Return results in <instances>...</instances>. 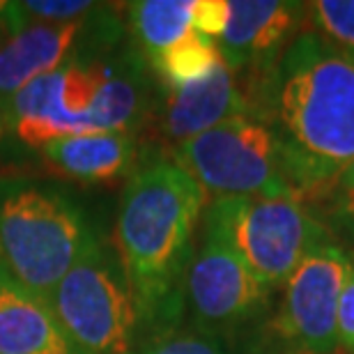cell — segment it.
Returning a JSON list of instances; mask_svg holds the SVG:
<instances>
[{"mask_svg":"<svg viewBox=\"0 0 354 354\" xmlns=\"http://www.w3.org/2000/svg\"><path fill=\"white\" fill-rule=\"evenodd\" d=\"M242 86L301 198H313L354 161L352 55L304 28L265 74Z\"/></svg>","mask_w":354,"mask_h":354,"instance_id":"obj_1","label":"cell"},{"mask_svg":"<svg viewBox=\"0 0 354 354\" xmlns=\"http://www.w3.org/2000/svg\"><path fill=\"white\" fill-rule=\"evenodd\" d=\"M205 207L201 184L168 157L143 161L127 180L113 251L136 299V348L180 331L184 281Z\"/></svg>","mask_w":354,"mask_h":354,"instance_id":"obj_2","label":"cell"},{"mask_svg":"<svg viewBox=\"0 0 354 354\" xmlns=\"http://www.w3.org/2000/svg\"><path fill=\"white\" fill-rule=\"evenodd\" d=\"M97 246L88 214L67 191L30 177H0V265L21 286L48 299Z\"/></svg>","mask_w":354,"mask_h":354,"instance_id":"obj_3","label":"cell"},{"mask_svg":"<svg viewBox=\"0 0 354 354\" xmlns=\"http://www.w3.org/2000/svg\"><path fill=\"white\" fill-rule=\"evenodd\" d=\"M201 228L221 237L272 292L304 258L334 239L301 198H212Z\"/></svg>","mask_w":354,"mask_h":354,"instance_id":"obj_4","label":"cell"},{"mask_svg":"<svg viewBox=\"0 0 354 354\" xmlns=\"http://www.w3.org/2000/svg\"><path fill=\"white\" fill-rule=\"evenodd\" d=\"M352 267L348 246H317L276 292L267 322L242 338L244 354H338V304Z\"/></svg>","mask_w":354,"mask_h":354,"instance_id":"obj_5","label":"cell"},{"mask_svg":"<svg viewBox=\"0 0 354 354\" xmlns=\"http://www.w3.org/2000/svg\"><path fill=\"white\" fill-rule=\"evenodd\" d=\"M166 157L214 198H301L286 175L276 136L253 115L225 120Z\"/></svg>","mask_w":354,"mask_h":354,"instance_id":"obj_6","label":"cell"},{"mask_svg":"<svg viewBox=\"0 0 354 354\" xmlns=\"http://www.w3.org/2000/svg\"><path fill=\"white\" fill-rule=\"evenodd\" d=\"M76 354H131L138 310L115 251L99 244L65 274L48 297Z\"/></svg>","mask_w":354,"mask_h":354,"instance_id":"obj_7","label":"cell"},{"mask_svg":"<svg viewBox=\"0 0 354 354\" xmlns=\"http://www.w3.org/2000/svg\"><path fill=\"white\" fill-rule=\"evenodd\" d=\"M184 281V317L191 331L214 338H246L272 315L274 297L242 258L214 232L201 228Z\"/></svg>","mask_w":354,"mask_h":354,"instance_id":"obj_8","label":"cell"},{"mask_svg":"<svg viewBox=\"0 0 354 354\" xmlns=\"http://www.w3.org/2000/svg\"><path fill=\"white\" fill-rule=\"evenodd\" d=\"M306 28V3L228 0V24L216 48L239 81L265 74Z\"/></svg>","mask_w":354,"mask_h":354,"instance_id":"obj_9","label":"cell"},{"mask_svg":"<svg viewBox=\"0 0 354 354\" xmlns=\"http://www.w3.org/2000/svg\"><path fill=\"white\" fill-rule=\"evenodd\" d=\"M251 115L242 81L221 62L209 76L189 86H157L150 122L168 150L225 120Z\"/></svg>","mask_w":354,"mask_h":354,"instance_id":"obj_10","label":"cell"},{"mask_svg":"<svg viewBox=\"0 0 354 354\" xmlns=\"http://www.w3.org/2000/svg\"><path fill=\"white\" fill-rule=\"evenodd\" d=\"M95 58L99 69L97 95L88 111L92 131L136 133L140 124L150 122L157 97L150 62L136 46L120 48L109 58Z\"/></svg>","mask_w":354,"mask_h":354,"instance_id":"obj_11","label":"cell"},{"mask_svg":"<svg viewBox=\"0 0 354 354\" xmlns=\"http://www.w3.org/2000/svg\"><path fill=\"white\" fill-rule=\"evenodd\" d=\"M51 171L81 184H113L131 177L145 159H140L136 133L90 131L58 138L41 147Z\"/></svg>","mask_w":354,"mask_h":354,"instance_id":"obj_12","label":"cell"},{"mask_svg":"<svg viewBox=\"0 0 354 354\" xmlns=\"http://www.w3.org/2000/svg\"><path fill=\"white\" fill-rule=\"evenodd\" d=\"M0 354H76L55 310L0 265Z\"/></svg>","mask_w":354,"mask_h":354,"instance_id":"obj_13","label":"cell"},{"mask_svg":"<svg viewBox=\"0 0 354 354\" xmlns=\"http://www.w3.org/2000/svg\"><path fill=\"white\" fill-rule=\"evenodd\" d=\"M88 17L72 24H30L12 35L0 46V104L7 106L32 79L65 65L86 30Z\"/></svg>","mask_w":354,"mask_h":354,"instance_id":"obj_14","label":"cell"},{"mask_svg":"<svg viewBox=\"0 0 354 354\" xmlns=\"http://www.w3.org/2000/svg\"><path fill=\"white\" fill-rule=\"evenodd\" d=\"M194 3L196 0H138L127 5V28L133 46L147 62L194 32Z\"/></svg>","mask_w":354,"mask_h":354,"instance_id":"obj_15","label":"cell"},{"mask_svg":"<svg viewBox=\"0 0 354 354\" xmlns=\"http://www.w3.org/2000/svg\"><path fill=\"white\" fill-rule=\"evenodd\" d=\"M223 58L216 48V41L203 37L196 30L184 37L180 44L168 48L159 58L150 60V67L161 86H189V83L203 81L221 65Z\"/></svg>","mask_w":354,"mask_h":354,"instance_id":"obj_16","label":"cell"},{"mask_svg":"<svg viewBox=\"0 0 354 354\" xmlns=\"http://www.w3.org/2000/svg\"><path fill=\"white\" fill-rule=\"evenodd\" d=\"M313 198L317 201V209L313 212L327 225L336 242L354 246V161H350Z\"/></svg>","mask_w":354,"mask_h":354,"instance_id":"obj_17","label":"cell"},{"mask_svg":"<svg viewBox=\"0 0 354 354\" xmlns=\"http://www.w3.org/2000/svg\"><path fill=\"white\" fill-rule=\"evenodd\" d=\"M306 30L354 58V0L306 3Z\"/></svg>","mask_w":354,"mask_h":354,"instance_id":"obj_18","label":"cell"},{"mask_svg":"<svg viewBox=\"0 0 354 354\" xmlns=\"http://www.w3.org/2000/svg\"><path fill=\"white\" fill-rule=\"evenodd\" d=\"M131 354H232L230 343L198 331H175L171 336L145 343Z\"/></svg>","mask_w":354,"mask_h":354,"instance_id":"obj_19","label":"cell"},{"mask_svg":"<svg viewBox=\"0 0 354 354\" xmlns=\"http://www.w3.org/2000/svg\"><path fill=\"white\" fill-rule=\"evenodd\" d=\"M24 7L28 17L41 19L44 24H72L97 10V5L88 0H28Z\"/></svg>","mask_w":354,"mask_h":354,"instance_id":"obj_20","label":"cell"},{"mask_svg":"<svg viewBox=\"0 0 354 354\" xmlns=\"http://www.w3.org/2000/svg\"><path fill=\"white\" fill-rule=\"evenodd\" d=\"M228 24V0H196L191 28L203 37L218 39Z\"/></svg>","mask_w":354,"mask_h":354,"instance_id":"obj_21","label":"cell"},{"mask_svg":"<svg viewBox=\"0 0 354 354\" xmlns=\"http://www.w3.org/2000/svg\"><path fill=\"white\" fill-rule=\"evenodd\" d=\"M338 352L354 354V267L345 281L341 304H338V322H336Z\"/></svg>","mask_w":354,"mask_h":354,"instance_id":"obj_22","label":"cell"},{"mask_svg":"<svg viewBox=\"0 0 354 354\" xmlns=\"http://www.w3.org/2000/svg\"><path fill=\"white\" fill-rule=\"evenodd\" d=\"M30 26V17H28L24 3H5L0 0V35H17L24 28Z\"/></svg>","mask_w":354,"mask_h":354,"instance_id":"obj_23","label":"cell"},{"mask_svg":"<svg viewBox=\"0 0 354 354\" xmlns=\"http://www.w3.org/2000/svg\"><path fill=\"white\" fill-rule=\"evenodd\" d=\"M5 122H7V111H5V104H0V136H3Z\"/></svg>","mask_w":354,"mask_h":354,"instance_id":"obj_24","label":"cell"}]
</instances>
